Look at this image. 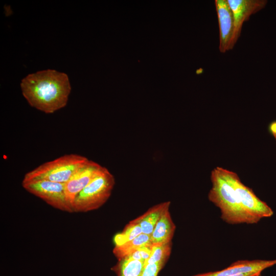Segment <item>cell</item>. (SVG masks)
Returning <instances> with one entry per match:
<instances>
[{
  "mask_svg": "<svg viewBox=\"0 0 276 276\" xmlns=\"http://www.w3.org/2000/svg\"><path fill=\"white\" fill-rule=\"evenodd\" d=\"M260 273L241 274L231 275V276H256Z\"/></svg>",
  "mask_w": 276,
  "mask_h": 276,
  "instance_id": "20",
  "label": "cell"
},
{
  "mask_svg": "<svg viewBox=\"0 0 276 276\" xmlns=\"http://www.w3.org/2000/svg\"><path fill=\"white\" fill-rule=\"evenodd\" d=\"M175 230V225L168 210L158 221L150 235L152 244L170 243Z\"/></svg>",
  "mask_w": 276,
  "mask_h": 276,
  "instance_id": "12",
  "label": "cell"
},
{
  "mask_svg": "<svg viewBox=\"0 0 276 276\" xmlns=\"http://www.w3.org/2000/svg\"><path fill=\"white\" fill-rule=\"evenodd\" d=\"M256 276H262V275H261V273H260V274H258V275H257Z\"/></svg>",
  "mask_w": 276,
  "mask_h": 276,
  "instance_id": "21",
  "label": "cell"
},
{
  "mask_svg": "<svg viewBox=\"0 0 276 276\" xmlns=\"http://www.w3.org/2000/svg\"><path fill=\"white\" fill-rule=\"evenodd\" d=\"M269 130L276 140V121L272 122L269 126Z\"/></svg>",
  "mask_w": 276,
  "mask_h": 276,
  "instance_id": "19",
  "label": "cell"
},
{
  "mask_svg": "<svg viewBox=\"0 0 276 276\" xmlns=\"http://www.w3.org/2000/svg\"><path fill=\"white\" fill-rule=\"evenodd\" d=\"M275 265L276 259L240 260L235 262L222 270L196 274L192 276H231L241 274L260 273L265 269Z\"/></svg>",
  "mask_w": 276,
  "mask_h": 276,
  "instance_id": "10",
  "label": "cell"
},
{
  "mask_svg": "<svg viewBox=\"0 0 276 276\" xmlns=\"http://www.w3.org/2000/svg\"><path fill=\"white\" fill-rule=\"evenodd\" d=\"M22 186L27 191L41 198L54 208L66 212H73L66 199L65 183L36 180L22 182Z\"/></svg>",
  "mask_w": 276,
  "mask_h": 276,
  "instance_id": "5",
  "label": "cell"
},
{
  "mask_svg": "<svg viewBox=\"0 0 276 276\" xmlns=\"http://www.w3.org/2000/svg\"><path fill=\"white\" fill-rule=\"evenodd\" d=\"M232 11L235 22L234 42L235 44L240 36L244 22L251 15L263 9L267 3L266 0H227Z\"/></svg>",
  "mask_w": 276,
  "mask_h": 276,
  "instance_id": "9",
  "label": "cell"
},
{
  "mask_svg": "<svg viewBox=\"0 0 276 276\" xmlns=\"http://www.w3.org/2000/svg\"><path fill=\"white\" fill-rule=\"evenodd\" d=\"M89 159L77 154H65L27 172L22 182L45 180L66 183Z\"/></svg>",
  "mask_w": 276,
  "mask_h": 276,
  "instance_id": "3",
  "label": "cell"
},
{
  "mask_svg": "<svg viewBox=\"0 0 276 276\" xmlns=\"http://www.w3.org/2000/svg\"><path fill=\"white\" fill-rule=\"evenodd\" d=\"M115 184L113 175L105 167L77 195L73 212H87L102 206L110 197Z\"/></svg>",
  "mask_w": 276,
  "mask_h": 276,
  "instance_id": "4",
  "label": "cell"
},
{
  "mask_svg": "<svg viewBox=\"0 0 276 276\" xmlns=\"http://www.w3.org/2000/svg\"><path fill=\"white\" fill-rule=\"evenodd\" d=\"M20 86L29 104L46 113L64 107L71 90L67 75L53 70L28 75L21 80Z\"/></svg>",
  "mask_w": 276,
  "mask_h": 276,
  "instance_id": "1",
  "label": "cell"
},
{
  "mask_svg": "<svg viewBox=\"0 0 276 276\" xmlns=\"http://www.w3.org/2000/svg\"><path fill=\"white\" fill-rule=\"evenodd\" d=\"M170 205V201L156 204L133 220L139 224L143 234L150 236L158 221L169 210Z\"/></svg>",
  "mask_w": 276,
  "mask_h": 276,
  "instance_id": "11",
  "label": "cell"
},
{
  "mask_svg": "<svg viewBox=\"0 0 276 276\" xmlns=\"http://www.w3.org/2000/svg\"><path fill=\"white\" fill-rule=\"evenodd\" d=\"M103 167L97 163L89 160L65 183L66 199L72 209L77 195L99 174Z\"/></svg>",
  "mask_w": 276,
  "mask_h": 276,
  "instance_id": "8",
  "label": "cell"
},
{
  "mask_svg": "<svg viewBox=\"0 0 276 276\" xmlns=\"http://www.w3.org/2000/svg\"><path fill=\"white\" fill-rule=\"evenodd\" d=\"M212 188L208 198L219 210L221 218L229 224H255L256 220L243 209L226 169L217 167L212 171Z\"/></svg>",
  "mask_w": 276,
  "mask_h": 276,
  "instance_id": "2",
  "label": "cell"
},
{
  "mask_svg": "<svg viewBox=\"0 0 276 276\" xmlns=\"http://www.w3.org/2000/svg\"><path fill=\"white\" fill-rule=\"evenodd\" d=\"M171 250V243L152 244L151 254L145 265L159 263L164 265L169 257Z\"/></svg>",
  "mask_w": 276,
  "mask_h": 276,
  "instance_id": "16",
  "label": "cell"
},
{
  "mask_svg": "<svg viewBox=\"0 0 276 276\" xmlns=\"http://www.w3.org/2000/svg\"><path fill=\"white\" fill-rule=\"evenodd\" d=\"M142 229L139 224L133 220L126 225L123 231L117 234L113 238L115 246H121L131 241L142 234Z\"/></svg>",
  "mask_w": 276,
  "mask_h": 276,
  "instance_id": "15",
  "label": "cell"
},
{
  "mask_svg": "<svg viewBox=\"0 0 276 276\" xmlns=\"http://www.w3.org/2000/svg\"><path fill=\"white\" fill-rule=\"evenodd\" d=\"M145 262L125 257L119 260L113 270L118 276H142Z\"/></svg>",
  "mask_w": 276,
  "mask_h": 276,
  "instance_id": "13",
  "label": "cell"
},
{
  "mask_svg": "<svg viewBox=\"0 0 276 276\" xmlns=\"http://www.w3.org/2000/svg\"><path fill=\"white\" fill-rule=\"evenodd\" d=\"M163 265L159 263L148 264L145 265L142 276H157Z\"/></svg>",
  "mask_w": 276,
  "mask_h": 276,
  "instance_id": "18",
  "label": "cell"
},
{
  "mask_svg": "<svg viewBox=\"0 0 276 276\" xmlns=\"http://www.w3.org/2000/svg\"><path fill=\"white\" fill-rule=\"evenodd\" d=\"M151 245L143 246L126 257L134 260L143 261L145 263L150 256Z\"/></svg>",
  "mask_w": 276,
  "mask_h": 276,
  "instance_id": "17",
  "label": "cell"
},
{
  "mask_svg": "<svg viewBox=\"0 0 276 276\" xmlns=\"http://www.w3.org/2000/svg\"><path fill=\"white\" fill-rule=\"evenodd\" d=\"M243 209L257 222L261 219L272 216L273 211L264 201L260 199L252 190L244 185L238 175L226 170Z\"/></svg>",
  "mask_w": 276,
  "mask_h": 276,
  "instance_id": "6",
  "label": "cell"
},
{
  "mask_svg": "<svg viewBox=\"0 0 276 276\" xmlns=\"http://www.w3.org/2000/svg\"><path fill=\"white\" fill-rule=\"evenodd\" d=\"M215 4L219 30V49L224 53L235 45L234 18L227 0H215Z\"/></svg>",
  "mask_w": 276,
  "mask_h": 276,
  "instance_id": "7",
  "label": "cell"
},
{
  "mask_svg": "<svg viewBox=\"0 0 276 276\" xmlns=\"http://www.w3.org/2000/svg\"><path fill=\"white\" fill-rule=\"evenodd\" d=\"M150 245H152L150 236L142 233L131 241L121 246H115L113 253L120 260L127 257L143 246Z\"/></svg>",
  "mask_w": 276,
  "mask_h": 276,
  "instance_id": "14",
  "label": "cell"
}]
</instances>
